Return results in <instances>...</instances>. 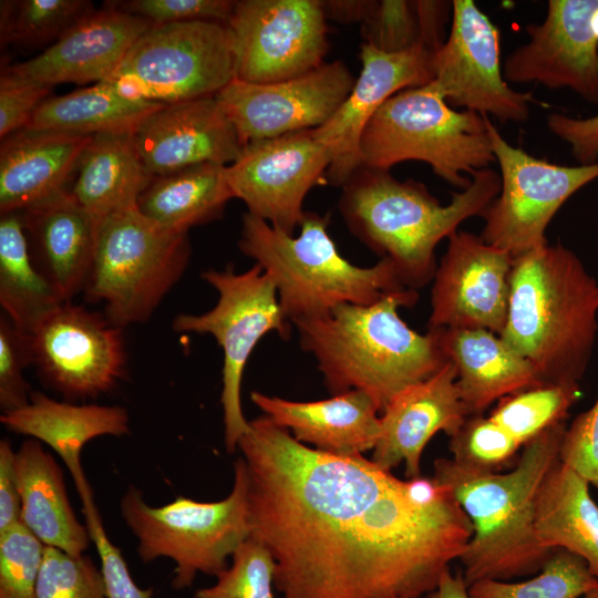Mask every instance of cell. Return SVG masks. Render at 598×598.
Wrapping results in <instances>:
<instances>
[{"label":"cell","instance_id":"cell-38","mask_svg":"<svg viewBox=\"0 0 598 598\" xmlns=\"http://www.w3.org/2000/svg\"><path fill=\"white\" fill-rule=\"evenodd\" d=\"M94 11L87 0H2L1 44L38 45L55 41Z\"/></svg>","mask_w":598,"mask_h":598},{"label":"cell","instance_id":"cell-7","mask_svg":"<svg viewBox=\"0 0 598 598\" xmlns=\"http://www.w3.org/2000/svg\"><path fill=\"white\" fill-rule=\"evenodd\" d=\"M488 116L447 104L432 82L386 100L359 143L362 166L390 171L405 161L426 163L447 184L465 189L495 163Z\"/></svg>","mask_w":598,"mask_h":598},{"label":"cell","instance_id":"cell-3","mask_svg":"<svg viewBox=\"0 0 598 598\" xmlns=\"http://www.w3.org/2000/svg\"><path fill=\"white\" fill-rule=\"evenodd\" d=\"M566 426L558 423L526 443L513 470L505 473L472 470L446 457L435 460L433 477L453 493L473 525L460 558L468 587L481 580L534 576L556 550L537 537L535 504L542 482L559 461Z\"/></svg>","mask_w":598,"mask_h":598},{"label":"cell","instance_id":"cell-21","mask_svg":"<svg viewBox=\"0 0 598 598\" xmlns=\"http://www.w3.org/2000/svg\"><path fill=\"white\" fill-rule=\"evenodd\" d=\"M132 136L150 176L202 163L229 165L244 147L216 96L165 104Z\"/></svg>","mask_w":598,"mask_h":598},{"label":"cell","instance_id":"cell-25","mask_svg":"<svg viewBox=\"0 0 598 598\" xmlns=\"http://www.w3.org/2000/svg\"><path fill=\"white\" fill-rule=\"evenodd\" d=\"M250 400L276 424L315 448L343 456L373 450L380 435V410L361 390H351L320 401H290L261 392Z\"/></svg>","mask_w":598,"mask_h":598},{"label":"cell","instance_id":"cell-46","mask_svg":"<svg viewBox=\"0 0 598 598\" xmlns=\"http://www.w3.org/2000/svg\"><path fill=\"white\" fill-rule=\"evenodd\" d=\"M559 461L598 491V395L564 432Z\"/></svg>","mask_w":598,"mask_h":598},{"label":"cell","instance_id":"cell-51","mask_svg":"<svg viewBox=\"0 0 598 598\" xmlns=\"http://www.w3.org/2000/svg\"><path fill=\"white\" fill-rule=\"evenodd\" d=\"M424 598H471V596L463 573L452 574L447 569L442 575L437 587Z\"/></svg>","mask_w":598,"mask_h":598},{"label":"cell","instance_id":"cell-47","mask_svg":"<svg viewBox=\"0 0 598 598\" xmlns=\"http://www.w3.org/2000/svg\"><path fill=\"white\" fill-rule=\"evenodd\" d=\"M52 86L13 73L0 76V136L25 128L34 111L49 96Z\"/></svg>","mask_w":598,"mask_h":598},{"label":"cell","instance_id":"cell-33","mask_svg":"<svg viewBox=\"0 0 598 598\" xmlns=\"http://www.w3.org/2000/svg\"><path fill=\"white\" fill-rule=\"evenodd\" d=\"M163 105L128 99L105 80L64 95L47 97L25 128L80 135L133 132Z\"/></svg>","mask_w":598,"mask_h":598},{"label":"cell","instance_id":"cell-16","mask_svg":"<svg viewBox=\"0 0 598 598\" xmlns=\"http://www.w3.org/2000/svg\"><path fill=\"white\" fill-rule=\"evenodd\" d=\"M31 347L41 379L70 400L106 393L124 374L122 328L70 301L35 329Z\"/></svg>","mask_w":598,"mask_h":598},{"label":"cell","instance_id":"cell-44","mask_svg":"<svg viewBox=\"0 0 598 598\" xmlns=\"http://www.w3.org/2000/svg\"><path fill=\"white\" fill-rule=\"evenodd\" d=\"M33 364L31 336L18 330L6 316L0 317V408L2 413L25 406L31 396L23 371Z\"/></svg>","mask_w":598,"mask_h":598},{"label":"cell","instance_id":"cell-11","mask_svg":"<svg viewBox=\"0 0 598 598\" xmlns=\"http://www.w3.org/2000/svg\"><path fill=\"white\" fill-rule=\"evenodd\" d=\"M202 278L217 292V303L200 315L181 313L173 320L177 332L212 334L223 349V391L225 446L228 453L249 431L244 416L240 386L248 358L259 340L271 331L290 336L291 323L279 305L271 277L255 264L244 272L230 268L208 269Z\"/></svg>","mask_w":598,"mask_h":598},{"label":"cell","instance_id":"cell-48","mask_svg":"<svg viewBox=\"0 0 598 598\" xmlns=\"http://www.w3.org/2000/svg\"><path fill=\"white\" fill-rule=\"evenodd\" d=\"M547 128L570 147L573 157L580 165L598 161V114L590 117H573L563 113H550Z\"/></svg>","mask_w":598,"mask_h":598},{"label":"cell","instance_id":"cell-5","mask_svg":"<svg viewBox=\"0 0 598 598\" xmlns=\"http://www.w3.org/2000/svg\"><path fill=\"white\" fill-rule=\"evenodd\" d=\"M598 332V280L561 244L514 258L501 338L544 384L579 385Z\"/></svg>","mask_w":598,"mask_h":598},{"label":"cell","instance_id":"cell-54","mask_svg":"<svg viewBox=\"0 0 598 598\" xmlns=\"http://www.w3.org/2000/svg\"><path fill=\"white\" fill-rule=\"evenodd\" d=\"M597 280H598V278H597Z\"/></svg>","mask_w":598,"mask_h":598},{"label":"cell","instance_id":"cell-40","mask_svg":"<svg viewBox=\"0 0 598 598\" xmlns=\"http://www.w3.org/2000/svg\"><path fill=\"white\" fill-rule=\"evenodd\" d=\"M231 559V565L216 576L217 581L198 589L195 598H276V561L264 545L249 537Z\"/></svg>","mask_w":598,"mask_h":598},{"label":"cell","instance_id":"cell-39","mask_svg":"<svg viewBox=\"0 0 598 598\" xmlns=\"http://www.w3.org/2000/svg\"><path fill=\"white\" fill-rule=\"evenodd\" d=\"M452 460L457 464L481 471L499 473L511 466L523 447L489 415H470L450 437Z\"/></svg>","mask_w":598,"mask_h":598},{"label":"cell","instance_id":"cell-6","mask_svg":"<svg viewBox=\"0 0 598 598\" xmlns=\"http://www.w3.org/2000/svg\"><path fill=\"white\" fill-rule=\"evenodd\" d=\"M328 225V215L306 212L295 237L248 213L243 216L238 247L271 277L291 324L323 317L343 303L371 305L406 288L388 259L371 267L344 259Z\"/></svg>","mask_w":598,"mask_h":598},{"label":"cell","instance_id":"cell-9","mask_svg":"<svg viewBox=\"0 0 598 598\" xmlns=\"http://www.w3.org/2000/svg\"><path fill=\"white\" fill-rule=\"evenodd\" d=\"M189 258L187 231L164 227L137 208L102 217L86 299L102 301L118 328L146 322Z\"/></svg>","mask_w":598,"mask_h":598},{"label":"cell","instance_id":"cell-34","mask_svg":"<svg viewBox=\"0 0 598 598\" xmlns=\"http://www.w3.org/2000/svg\"><path fill=\"white\" fill-rule=\"evenodd\" d=\"M64 301L35 266L20 213L0 219V305L14 327L25 334Z\"/></svg>","mask_w":598,"mask_h":598},{"label":"cell","instance_id":"cell-17","mask_svg":"<svg viewBox=\"0 0 598 598\" xmlns=\"http://www.w3.org/2000/svg\"><path fill=\"white\" fill-rule=\"evenodd\" d=\"M354 82L338 60L278 82L250 83L235 78L215 96L245 145L323 125Z\"/></svg>","mask_w":598,"mask_h":598},{"label":"cell","instance_id":"cell-30","mask_svg":"<svg viewBox=\"0 0 598 598\" xmlns=\"http://www.w3.org/2000/svg\"><path fill=\"white\" fill-rule=\"evenodd\" d=\"M589 486L558 461L537 492L535 528L545 547L578 555L598 579V505Z\"/></svg>","mask_w":598,"mask_h":598},{"label":"cell","instance_id":"cell-41","mask_svg":"<svg viewBox=\"0 0 598 598\" xmlns=\"http://www.w3.org/2000/svg\"><path fill=\"white\" fill-rule=\"evenodd\" d=\"M44 549L22 523L0 534V598H35Z\"/></svg>","mask_w":598,"mask_h":598},{"label":"cell","instance_id":"cell-43","mask_svg":"<svg viewBox=\"0 0 598 598\" xmlns=\"http://www.w3.org/2000/svg\"><path fill=\"white\" fill-rule=\"evenodd\" d=\"M76 489L81 497L85 525L100 557L106 598H152L153 589L137 586L121 549L110 540L89 483L81 484Z\"/></svg>","mask_w":598,"mask_h":598},{"label":"cell","instance_id":"cell-29","mask_svg":"<svg viewBox=\"0 0 598 598\" xmlns=\"http://www.w3.org/2000/svg\"><path fill=\"white\" fill-rule=\"evenodd\" d=\"M14 465L21 496V523L47 547L73 557L84 555L91 540L86 525L71 506L63 472L53 455L34 439L16 451Z\"/></svg>","mask_w":598,"mask_h":598},{"label":"cell","instance_id":"cell-24","mask_svg":"<svg viewBox=\"0 0 598 598\" xmlns=\"http://www.w3.org/2000/svg\"><path fill=\"white\" fill-rule=\"evenodd\" d=\"M31 257L64 301L85 290L93 267L99 221L63 190L20 212Z\"/></svg>","mask_w":598,"mask_h":598},{"label":"cell","instance_id":"cell-20","mask_svg":"<svg viewBox=\"0 0 598 598\" xmlns=\"http://www.w3.org/2000/svg\"><path fill=\"white\" fill-rule=\"evenodd\" d=\"M432 51L416 45L400 52H385L362 43L361 72L338 111L313 130L317 140L331 154L326 183L342 187L361 166V135L382 104L398 92L433 80Z\"/></svg>","mask_w":598,"mask_h":598},{"label":"cell","instance_id":"cell-35","mask_svg":"<svg viewBox=\"0 0 598 598\" xmlns=\"http://www.w3.org/2000/svg\"><path fill=\"white\" fill-rule=\"evenodd\" d=\"M452 1H374L361 24L364 43L385 52H400L416 45L436 51L446 38L452 20Z\"/></svg>","mask_w":598,"mask_h":598},{"label":"cell","instance_id":"cell-15","mask_svg":"<svg viewBox=\"0 0 598 598\" xmlns=\"http://www.w3.org/2000/svg\"><path fill=\"white\" fill-rule=\"evenodd\" d=\"M313 130L251 141L226 165L234 198L246 204L248 214L288 235L300 226L303 200L313 186L326 183L331 163L329 150Z\"/></svg>","mask_w":598,"mask_h":598},{"label":"cell","instance_id":"cell-49","mask_svg":"<svg viewBox=\"0 0 598 598\" xmlns=\"http://www.w3.org/2000/svg\"><path fill=\"white\" fill-rule=\"evenodd\" d=\"M14 455L7 439L0 441V534L21 523V496Z\"/></svg>","mask_w":598,"mask_h":598},{"label":"cell","instance_id":"cell-10","mask_svg":"<svg viewBox=\"0 0 598 598\" xmlns=\"http://www.w3.org/2000/svg\"><path fill=\"white\" fill-rule=\"evenodd\" d=\"M235 78L227 24L186 21L151 27L106 81L128 99L172 104L215 96Z\"/></svg>","mask_w":598,"mask_h":598},{"label":"cell","instance_id":"cell-52","mask_svg":"<svg viewBox=\"0 0 598 598\" xmlns=\"http://www.w3.org/2000/svg\"><path fill=\"white\" fill-rule=\"evenodd\" d=\"M591 27H592L594 33H595V35H596V38L598 40V9L596 10V12L592 16Z\"/></svg>","mask_w":598,"mask_h":598},{"label":"cell","instance_id":"cell-13","mask_svg":"<svg viewBox=\"0 0 598 598\" xmlns=\"http://www.w3.org/2000/svg\"><path fill=\"white\" fill-rule=\"evenodd\" d=\"M448 34L433 53L431 81L448 105L501 123H523L537 100L506 82L501 33L472 0H453Z\"/></svg>","mask_w":598,"mask_h":598},{"label":"cell","instance_id":"cell-18","mask_svg":"<svg viewBox=\"0 0 598 598\" xmlns=\"http://www.w3.org/2000/svg\"><path fill=\"white\" fill-rule=\"evenodd\" d=\"M598 0H549L544 20L529 23L528 41L505 59L507 83L568 89L598 104V40L591 19Z\"/></svg>","mask_w":598,"mask_h":598},{"label":"cell","instance_id":"cell-12","mask_svg":"<svg viewBox=\"0 0 598 598\" xmlns=\"http://www.w3.org/2000/svg\"><path fill=\"white\" fill-rule=\"evenodd\" d=\"M487 127L501 189L482 216L480 237L516 258L548 244V225L574 194L598 179V161L575 166L549 163L509 144L489 117Z\"/></svg>","mask_w":598,"mask_h":598},{"label":"cell","instance_id":"cell-22","mask_svg":"<svg viewBox=\"0 0 598 598\" xmlns=\"http://www.w3.org/2000/svg\"><path fill=\"white\" fill-rule=\"evenodd\" d=\"M153 25L111 2L86 14L39 55L8 69L49 86L97 83L114 74L132 45Z\"/></svg>","mask_w":598,"mask_h":598},{"label":"cell","instance_id":"cell-45","mask_svg":"<svg viewBox=\"0 0 598 598\" xmlns=\"http://www.w3.org/2000/svg\"><path fill=\"white\" fill-rule=\"evenodd\" d=\"M114 6L126 12L142 17L154 24L186 21H215L227 24L234 10L235 1L130 0L116 2Z\"/></svg>","mask_w":598,"mask_h":598},{"label":"cell","instance_id":"cell-26","mask_svg":"<svg viewBox=\"0 0 598 598\" xmlns=\"http://www.w3.org/2000/svg\"><path fill=\"white\" fill-rule=\"evenodd\" d=\"M93 135L22 128L2 138L0 213L23 212L63 190Z\"/></svg>","mask_w":598,"mask_h":598},{"label":"cell","instance_id":"cell-37","mask_svg":"<svg viewBox=\"0 0 598 598\" xmlns=\"http://www.w3.org/2000/svg\"><path fill=\"white\" fill-rule=\"evenodd\" d=\"M579 396V385L540 384L501 399L489 416L524 446L566 422Z\"/></svg>","mask_w":598,"mask_h":598},{"label":"cell","instance_id":"cell-14","mask_svg":"<svg viewBox=\"0 0 598 598\" xmlns=\"http://www.w3.org/2000/svg\"><path fill=\"white\" fill-rule=\"evenodd\" d=\"M327 18L321 0H238L227 27L236 79L271 83L324 63Z\"/></svg>","mask_w":598,"mask_h":598},{"label":"cell","instance_id":"cell-27","mask_svg":"<svg viewBox=\"0 0 598 598\" xmlns=\"http://www.w3.org/2000/svg\"><path fill=\"white\" fill-rule=\"evenodd\" d=\"M440 348L456 370L468 415L484 414L495 401L542 383L534 367L501 336L485 329L439 328Z\"/></svg>","mask_w":598,"mask_h":598},{"label":"cell","instance_id":"cell-28","mask_svg":"<svg viewBox=\"0 0 598 598\" xmlns=\"http://www.w3.org/2000/svg\"><path fill=\"white\" fill-rule=\"evenodd\" d=\"M9 431L30 436L51 447L64 462L74 483L85 478L81 451L91 440L130 434V416L118 405L73 404L32 392L29 403L2 413Z\"/></svg>","mask_w":598,"mask_h":598},{"label":"cell","instance_id":"cell-4","mask_svg":"<svg viewBox=\"0 0 598 598\" xmlns=\"http://www.w3.org/2000/svg\"><path fill=\"white\" fill-rule=\"evenodd\" d=\"M341 188L339 212L348 229L380 259L390 260L406 288L417 291L433 280L436 246L464 220L484 215L499 193L501 178L492 168L478 171L445 205L417 181L362 165Z\"/></svg>","mask_w":598,"mask_h":598},{"label":"cell","instance_id":"cell-32","mask_svg":"<svg viewBox=\"0 0 598 598\" xmlns=\"http://www.w3.org/2000/svg\"><path fill=\"white\" fill-rule=\"evenodd\" d=\"M231 198L226 165L202 163L152 176L136 208L164 227L188 233L220 218Z\"/></svg>","mask_w":598,"mask_h":598},{"label":"cell","instance_id":"cell-36","mask_svg":"<svg viewBox=\"0 0 598 598\" xmlns=\"http://www.w3.org/2000/svg\"><path fill=\"white\" fill-rule=\"evenodd\" d=\"M597 587L598 579L581 557L557 548L530 579L481 580L468 587V594L471 598H581Z\"/></svg>","mask_w":598,"mask_h":598},{"label":"cell","instance_id":"cell-50","mask_svg":"<svg viewBox=\"0 0 598 598\" xmlns=\"http://www.w3.org/2000/svg\"><path fill=\"white\" fill-rule=\"evenodd\" d=\"M373 0H321L327 19L339 23H363L373 7Z\"/></svg>","mask_w":598,"mask_h":598},{"label":"cell","instance_id":"cell-31","mask_svg":"<svg viewBox=\"0 0 598 598\" xmlns=\"http://www.w3.org/2000/svg\"><path fill=\"white\" fill-rule=\"evenodd\" d=\"M132 133L93 135L80 158L70 192L97 218L136 208L152 178L137 155Z\"/></svg>","mask_w":598,"mask_h":598},{"label":"cell","instance_id":"cell-53","mask_svg":"<svg viewBox=\"0 0 598 598\" xmlns=\"http://www.w3.org/2000/svg\"><path fill=\"white\" fill-rule=\"evenodd\" d=\"M581 598H598V587L588 591L586 595H584Z\"/></svg>","mask_w":598,"mask_h":598},{"label":"cell","instance_id":"cell-1","mask_svg":"<svg viewBox=\"0 0 598 598\" xmlns=\"http://www.w3.org/2000/svg\"><path fill=\"white\" fill-rule=\"evenodd\" d=\"M238 448L249 537L274 557L281 598H420L473 535L434 477L403 481L363 455L319 451L265 414Z\"/></svg>","mask_w":598,"mask_h":598},{"label":"cell","instance_id":"cell-2","mask_svg":"<svg viewBox=\"0 0 598 598\" xmlns=\"http://www.w3.org/2000/svg\"><path fill=\"white\" fill-rule=\"evenodd\" d=\"M417 299L416 290L405 288L371 305L343 303L323 317L292 322L332 395L361 390L382 412L399 393L448 362L434 330L419 333L399 315Z\"/></svg>","mask_w":598,"mask_h":598},{"label":"cell","instance_id":"cell-8","mask_svg":"<svg viewBox=\"0 0 598 598\" xmlns=\"http://www.w3.org/2000/svg\"><path fill=\"white\" fill-rule=\"evenodd\" d=\"M234 473L231 492L217 502L178 496L155 507L135 486L121 497L120 513L137 539L142 561L165 557L175 563L174 589L190 587L198 573L218 576L227 568V558L249 538L248 480L243 457L236 460Z\"/></svg>","mask_w":598,"mask_h":598},{"label":"cell","instance_id":"cell-42","mask_svg":"<svg viewBox=\"0 0 598 598\" xmlns=\"http://www.w3.org/2000/svg\"><path fill=\"white\" fill-rule=\"evenodd\" d=\"M35 598H106L100 569L86 556L44 549Z\"/></svg>","mask_w":598,"mask_h":598},{"label":"cell","instance_id":"cell-19","mask_svg":"<svg viewBox=\"0 0 598 598\" xmlns=\"http://www.w3.org/2000/svg\"><path fill=\"white\" fill-rule=\"evenodd\" d=\"M513 260L480 235L460 229L452 234L432 280L429 329H485L499 336Z\"/></svg>","mask_w":598,"mask_h":598},{"label":"cell","instance_id":"cell-23","mask_svg":"<svg viewBox=\"0 0 598 598\" xmlns=\"http://www.w3.org/2000/svg\"><path fill=\"white\" fill-rule=\"evenodd\" d=\"M381 413L371 460L386 471L404 463L408 480L421 476V456L430 440L441 431L451 437L470 416L451 362L403 390Z\"/></svg>","mask_w":598,"mask_h":598}]
</instances>
